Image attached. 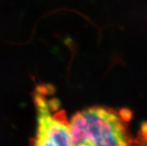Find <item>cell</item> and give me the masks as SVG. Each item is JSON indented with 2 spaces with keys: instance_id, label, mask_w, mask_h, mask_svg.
I'll use <instances>...</instances> for the list:
<instances>
[{
  "instance_id": "6da1fadb",
  "label": "cell",
  "mask_w": 147,
  "mask_h": 146,
  "mask_svg": "<svg viewBox=\"0 0 147 146\" xmlns=\"http://www.w3.org/2000/svg\"><path fill=\"white\" fill-rule=\"evenodd\" d=\"M131 112L105 106L78 111L69 120L72 146H134Z\"/></svg>"
},
{
  "instance_id": "7a4b0ae2",
  "label": "cell",
  "mask_w": 147,
  "mask_h": 146,
  "mask_svg": "<svg viewBox=\"0 0 147 146\" xmlns=\"http://www.w3.org/2000/svg\"><path fill=\"white\" fill-rule=\"evenodd\" d=\"M52 93L53 88L45 85L37 86L34 93L37 130L32 146H72L69 121Z\"/></svg>"
}]
</instances>
